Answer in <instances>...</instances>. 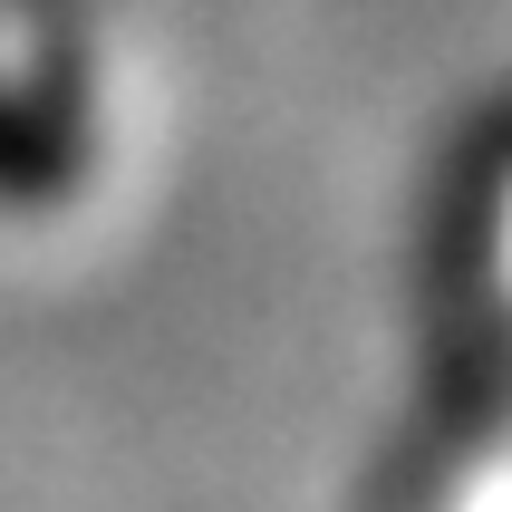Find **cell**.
Wrapping results in <instances>:
<instances>
[{"instance_id": "1", "label": "cell", "mask_w": 512, "mask_h": 512, "mask_svg": "<svg viewBox=\"0 0 512 512\" xmlns=\"http://www.w3.org/2000/svg\"><path fill=\"white\" fill-rule=\"evenodd\" d=\"M87 174V68L68 39L0 49V213H39Z\"/></svg>"}]
</instances>
